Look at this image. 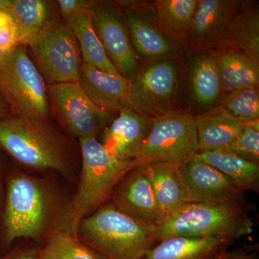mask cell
Returning a JSON list of instances; mask_svg holds the SVG:
<instances>
[{"label": "cell", "instance_id": "cell-1", "mask_svg": "<svg viewBox=\"0 0 259 259\" xmlns=\"http://www.w3.org/2000/svg\"><path fill=\"white\" fill-rule=\"evenodd\" d=\"M71 198L54 177L11 168L0 210V245L7 249L22 238L45 243L56 232L71 233Z\"/></svg>", "mask_w": 259, "mask_h": 259}, {"label": "cell", "instance_id": "cell-2", "mask_svg": "<svg viewBox=\"0 0 259 259\" xmlns=\"http://www.w3.org/2000/svg\"><path fill=\"white\" fill-rule=\"evenodd\" d=\"M0 148L25 168L74 177L69 142L49 122L13 116L0 120Z\"/></svg>", "mask_w": 259, "mask_h": 259}, {"label": "cell", "instance_id": "cell-3", "mask_svg": "<svg viewBox=\"0 0 259 259\" xmlns=\"http://www.w3.org/2000/svg\"><path fill=\"white\" fill-rule=\"evenodd\" d=\"M253 231L245 202H189L156 226L157 241L174 238H220L235 241Z\"/></svg>", "mask_w": 259, "mask_h": 259}, {"label": "cell", "instance_id": "cell-4", "mask_svg": "<svg viewBox=\"0 0 259 259\" xmlns=\"http://www.w3.org/2000/svg\"><path fill=\"white\" fill-rule=\"evenodd\" d=\"M76 235L110 259H142L158 243L156 226L133 219L111 202L81 220Z\"/></svg>", "mask_w": 259, "mask_h": 259}, {"label": "cell", "instance_id": "cell-5", "mask_svg": "<svg viewBox=\"0 0 259 259\" xmlns=\"http://www.w3.org/2000/svg\"><path fill=\"white\" fill-rule=\"evenodd\" d=\"M81 170L77 190L71 198L70 232L76 235L81 220L110 200L119 182L141 164L137 160L117 159L97 137L79 139Z\"/></svg>", "mask_w": 259, "mask_h": 259}, {"label": "cell", "instance_id": "cell-6", "mask_svg": "<svg viewBox=\"0 0 259 259\" xmlns=\"http://www.w3.org/2000/svg\"><path fill=\"white\" fill-rule=\"evenodd\" d=\"M0 92L12 116L49 122L47 81L20 45L0 61Z\"/></svg>", "mask_w": 259, "mask_h": 259}, {"label": "cell", "instance_id": "cell-7", "mask_svg": "<svg viewBox=\"0 0 259 259\" xmlns=\"http://www.w3.org/2000/svg\"><path fill=\"white\" fill-rule=\"evenodd\" d=\"M179 66L177 58L147 61L128 80L124 107L148 120L180 112L177 107Z\"/></svg>", "mask_w": 259, "mask_h": 259}, {"label": "cell", "instance_id": "cell-8", "mask_svg": "<svg viewBox=\"0 0 259 259\" xmlns=\"http://www.w3.org/2000/svg\"><path fill=\"white\" fill-rule=\"evenodd\" d=\"M198 152L195 117L180 111L152 121L136 160L141 164L165 162L182 166Z\"/></svg>", "mask_w": 259, "mask_h": 259}, {"label": "cell", "instance_id": "cell-9", "mask_svg": "<svg viewBox=\"0 0 259 259\" xmlns=\"http://www.w3.org/2000/svg\"><path fill=\"white\" fill-rule=\"evenodd\" d=\"M28 47L49 85L79 81L82 56L74 32L66 23L53 18Z\"/></svg>", "mask_w": 259, "mask_h": 259}, {"label": "cell", "instance_id": "cell-10", "mask_svg": "<svg viewBox=\"0 0 259 259\" xmlns=\"http://www.w3.org/2000/svg\"><path fill=\"white\" fill-rule=\"evenodd\" d=\"M94 28L109 59L123 77L131 79L140 66L126 24L117 2L94 1L91 8Z\"/></svg>", "mask_w": 259, "mask_h": 259}, {"label": "cell", "instance_id": "cell-11", "mask_svg": "<svg viewBox=\"0 0 259 259\" xmlns=\"http://www.w3.org/2000/svg\"><path fill=\"white\" fill-rule=\"evenodd\" d=\"M49 90L61 122L78 139L97 137L115 119V114L97 107L78 82L55 83Z\"/></svg>", "mask_w": 259, "mask_h": 259}, {"label": "cell", "instance_id": "cell-12", "mask_svg": "<svg viewBox=\"0 0 259 259\" xmlns=\"http://www.w3.org/2000/svg\"><path fill=\"white\" fill-rule=\"evenodd\" d=\"M125 15L130 38L140 60L145 62L177 58L182 48L162 33L156 20L153 2L117 1Z\"/></svg>", "mask_w": 259, "mask_h": 259}, {"label": "cell", "instance_id": "cell-13", "mask_svg": "<svg viewBox=\"0 0 259 259\" xmlns=\"http://www.w3.org/2000/svg\"><path fill=\"white\" fill-rule=\"evenodd\" d=\"M110 200L121 212L143 224L156 227L165 219L145 164L138 165L124 177Z\"/></svg>", "mask_w": 259, "mask_h": 259}, {"label": "cell", "instance_id": "cell-14", "mask_svg": "<svg viewBox=\"0 0 259 259\" xmlns=\"http://www.w3.org/2000/svg\"><path fill=\"white\" fill-rule=\"evenodd\" d=\"M242 0H199L189 34L195 55L220 47Z\"/></svg>", "mask_w": 259, "mask_h": 259}, {"label": "cell", "instance_id": "cell-15", "mask_svg": "<svg viewBox=\"0 0 259 259\" xmlns=\"http://www.w3.org/2000/svg\"><path fill=\"white\" fill-rule=\"evenodd\" d=\"M188 188L190 202H245L243 191L214 167L196 160L181 166Z\"/></svg>", "mask_w": 259, "mask_h": 259}, {"label": "cell", "instance_id": "cell-16", "mask_svg": "<svg viewBox=\"0 0 259 259\" xmlns=\"http://www.w3.org/2000/svg\"><path fill=\"white\" fill-rule=\"evenodd\" d=\"M151 125L152 121L123 107L105 127L102 144L107 152L117 159L136 160Z\"/></svg>", "mask_w": 259, "mask_h": 259}, {"label": "cell", "instance_id": "cell-17", "mask_svg": "<svg viewBox=\"0 0 259 259\" xmlns=\"http://www.w3.org/2000/svg\"><path fill=\"white\" fill-rule=\"evenodd\" d=\"M78 83L87 97L103 111L116 115L123 108L128 80L122 75L108 74L82 62Z\"/></svg>", "mask_w": 259, "mask_h": 259}, {"label": "cell", "instance_id": "cell-18", "mask_svg": "<svg viewBox=\"0 0 259 259\" xmlns=\"http://www.w3.org/2000/svg\"><path fill=\"white\" fill-rule=\"evenodd\" d=\"M208 52L217 69L223 95L238 89L258 87L259 61L231 46H221Z\"/></svg>", "mask_w": 259, "mask_h": 259}, {"label": "cell", "instance_id": "cell-19", "mask_svg": "<svg viewBox=\"0 0 259 259\" xmlns=\"http://www.w3.org/2000/svg\"><path fill=\"white\" fill-rule=\"evenodd\" d=\"M145 165L156 201L165 218L190 202L188 188L180 165L165 162Z\"/></svg>", "mask_w": 259, "mask_h": 259}, {"label": "cell", "instance_id": "cell-20", "mask_svg": "<svg viewBox=\"0 0 259 259\" xmlns=\"http://www.w3.org/2000/svg\"><path fill=\"white\" fill-rule=\"evenodd\" d=\"M233 243L220 238L174 237L158 241L142 259H218Z\"/></svg>", "mask_w": 259, "mask_h": 259}, {"label": "cell", "instance_id": "cell-21", "mask_svg": "<svg viewBox=\"0 0 259 259\" xmlns=\"http://www.w3.org/2000/svg\"><path fill=\"white\" fill-rule=\"evenodd\" d=\"M194 117L199 152L229 148L236 141L243 124L220 105Z\"/></svg>", "mask_w": 259, "mask_h": 259}, {"label": "cell", "instance_id": "cell-22", "mask_svg": "<svg viewBox=\"0 0 259 259\" xmlns=\"http://www.w3.org/2000/svg\"><path fill=\"white\" fill-rule=\"evenodd\" d=\"M199 0L153 1L158 27L172 44L182 48L188 45L192 19Z\"/></svg>", "mask_w": 259, "mask_h": 259}, {"label": "cell", "instance_id": "cell-23", "mask_svg": "<svg viewBox=\"0 0 259 259\" xmlns=\"http://www.w3.org/2000/svg\"><path fill=\"white\" fill-rule=\"evenodd\" d=\"M79 44L83 62L108 74L121 75L107 56L97 37L93 23L91 9L78 12L64 19Z\"/></svg>", "mask_w": 259, "mask_h": 259}, {"label": "cell", "instance_id": "cell-24", "mask_svg": "<svg viewBox=\"0 0 259 259\" xmlns=\"http://www.w3.org/2000/svg\"><path fill=\"white\" fill-rule=\"evenodd\" d=\"M193 160L214 167L243 192H258L259 165L245 161L230 150L198 152Z\"/></svg>", "mask_w": 259, "mask_h": 259}, {"label": "cell", "instance_id": "cell-25", "mask_svg": "<svg viewBox=\"0 0 259 259\" xmlns=\"http://www.w3.org/2000/svg\"><path fill=\"white\" fill-rule=\"evenodd\" d=\"M223 45L236 47L259 61L258 2L242 1L221 46Z\"/></svg>", "mask_w": 259, "mask_h": 259}, {"label": "cell", "instance_id": "cell-26", "mask_svg": "<svg viewBox=\"0 0 259 259\" xmlns=\"http://www.w3.org/2000/svg\"><path fill=\"white\" fill-rule=\"evenodd\" d=\"M7 10L14 18L22 45L26 47L54 18L50 3L42 0H11Z\"/></svg>", "mask_w": 259, "mask_h": 259}, {"label": "cell", "instance_id": "cell-27", "mask_svg": "<svg viewBox=\"0 0 259 259\" xmlns=\"http://www.w3.org/2000/svg\"><path fill=\"white\" fill-rule=\"evenodd\" d=\"M191 88L194 100L201 106H214L221 101V80L209 52L196 55L191 71Z\"/></svg>", "mask_w": 259, "mask_h": 259}, {"label": "cell", "instance_id": "cell-28", "mask_svg": "<svg viewBox=\"0 0 259 259\" xmlns=\"http://www.w3.org/2000/svg\"><path fill=\"white\" fill-rule=\"evenodd\" d=\"M40 254L42 259H110L64 231L54 233L40 248Z\"/></svg>", "mask_w": 259, "mask_h": 259}, {"label": "cell", "instance_id": "cell-29", "mask_svg": "<svg viewBox=\"0 0 259 259\" xmlns=\"http://www.w3.org/2000/svg\"><path fill=\"white\" fill-rule=\"evenodd\" d=\"M220 106L243 123L258 120V87H248L224 94Z\"/></svg>", "mask_w": 259, "mask_h": 259}, {"label": "cell", "instance_id": "cell-30", "mask_svg": "<svg viewBox=\"0 0 259 259\" xmlns=\"http://www.w3.org/2000/svg\"><path fill=\"white\" fill-rule=\"evenodd\" d=\"M227 149L245 161L259 165V120L243 123L236 141Z\"/></svg>", "mask_w": 259, "mask_h": 259}, {"label": "cell", "instance_id": "cell-31", "mask_svg": "<svg viewBox=\"0 0 259 259\" xmlns=\"http://www.w3.org/2000/svg\"><path fill=\"white\" fill-rule=\"evenodd\" d=\"M22 45L14 18L8 10H0V61Z\"/></svg>", "mask_w": 259, "mask_h": 259}, {"label": "cell", "instance_id": "cell-32", "mask_svg": "<svg viewBox=\"0 0 259 259\" xmlns=\"http://www.w3.org/2000/svg\"><path fill=\"white\" fill-rule=\"evenodd\" d=\"M94 1L90 0H59L56 2L64 19L81 11L91 9Z\"/></svg>", "mask_w": 259, "mask_h": 259}, {"label": "cell", "instance_id": "cell-33", "mask_svg": "<svg viewBox=\"0 0 259 259\" xmlns=\"http://www.w3.org/2000/svg\"><path fill=\"white\" fill-rule=\"evenodd\" d=\"M0 259H42L40 248L17 246L0 255Z\"/></svg>", "mask_w": 259, "mask_h": 259}, {"label": "cell", "instance_id": "cell-34", "mask_svg": "<svg viewBox=\"0 0 259 259\" xmlns=\"http://www.w3.org/2000/svg\"><path fill=\"white\" fill-rule=\"evenodd\" d=\"M6 175V169H5L2 162L0 161V210H1L2 206H3V200H4Z\"/></svg>", "mask_w": 259, "mask_h": 259}, {"label": "cell", "instance_id": "cell-35", "mask_svg": "<svg viewBox=\"0 0 259 259\" xmlns=\"http://www.w3.org/2000/svg\"><path fill=\"white\" fill-rule=\"evenodd\" d=\"M12 116L11 110L3 94L0 92V120Z\"/></svg>", "mask_w": 259, "mask_h": 259}, {"label": "cell", "instance_id": "cell-36", "mask_svg": "<svg viewBox=\"0 0 259 259\" xmlns=\"http://www.w3.org/2000/svg\"><path fill=\"white\" fill-rule=\"evenodd\" d=\"M11 3V0H0V10L8 9Z\"/></svg>", "mask_w": 259, "mask_h": 259}, {"label": "cell", "instance_id": "cell-37", "mask_svg": "<svg viewBox=\"0 0 259 259\" xmlns=\"http://www.w3.org/2000/svg\"><path fill=\"white\" fill-rule=\"evenodd\" d=\"M229 259H249L245 258V257H241V256H237V255H234L232 254V253H230Z\"/></svg>", "mask_w": 259, "mask_h": 259}]
</instances>
